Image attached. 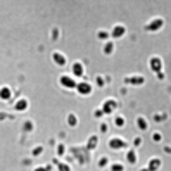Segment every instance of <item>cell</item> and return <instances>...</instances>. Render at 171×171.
I'll list each match as a JSON object with an SVG mask.
<instances>
[{
    "label": "cell",
    "instance_id": "1",
    "mask_svg": "<svg viewBox=\"0 0 171 171\" xmlns=\"http://www.w3.org/2000/svg\"><path fill=\"white\" fill-rule=\"evenodd\" d=\"M162 26H164V19L162 18H154V19H150L149 22H145L144 30L147 31V33H157V31L162 30Z\"/></svg>",
    "mask_w": 171,
    "mask_h": 171
},
{
    "label": "cell",
    "instance_id": "15",
    "mask_svg": "<svg viewBox=\"0 0 171 171\" xmlns=\"http://www.w3.org/2000/svg\"><path fill=\"white\" fill-rule=\"evenodd\" d=\"M126 159H128V162H136V154H135V150H128V154H126Z\"/></svg>",
    "mask_w": 171,
    "mask_h": 171
},
{
    "label": "cell",
    "instance_id": "4",
    "mask_svg": "<svg viewBox=\"0 0 171 171\" xmlns=\"http://www.w3.org/2000/svg\"><path fill=\"white\" fill-rule=\"evenodd\" d=\"M111 38H121V36H124L126 35V28L123 26V24H116V26H112L111 28Z\"/></svg>",
    "mask_w": 171,
    "mask_h": 171
},
{
    "label": "cell",
    "instance_id": "7",
    "mask_svg": "<svg viewBox=\"0 0 171 171\" xmlns=\"http://www.w3.org/2000/svg\"><path fill=\"white\" fill-rule=\"evenodd\" d=\"M109 147L111 149H123V147H126V142L123 138H119V136H114V138L109 140Z\"/></svg>",
    "mask_w": 171,
    "mask_h": 171
},
{
    "label": "cell",
    "instance_id": "23",
    "mask_svg": "<svg viewBox=\"0 0 171 171\" xmlns=\"http://www.w3.org/2000/svg\"><path fill=\"white\" fill-rule=\"evenodd\" d=\"M140 144H142V138H140V136H136V138H133V145H135V147H138Z\"/></svg>",
    "mask_w": 171,
    "mask_h": 171
},
{
    "label": "cell",
    "instance_id": "20",
    "mask_svg": "<svg viewBox=\"0 0 171 171\" xmlns=\"http://www.w3.org/2000/svg\"><path fill=\"white\" fill-rule=\"evenodd\" d=\"M95 144H97V136H90V144H88V147H90V149H93V147H95Z\"/></svg>",
    "mask_w": 171,
    "mask_h": 171
},
{
    "label": "cell",
    "instance_id": "13",
    "mask_svg": "<svg viewBox=\"0 0 171 171\" xmlns=\"http://www.w3.org/2000/svg\"><path fill=\"white\" fill-rule=\"evenodd\" d=\"M136 126L140 128L142 132L149 128V126H147V121H145V118H142V116H140V118H136Z\"/></svg>",
    "mask_w": 171,
    "mask_h": 171
},
{
    "label": "cell",
    "instance_id": "3",
    "mask_svg": "<svg viewBox=\"0 0 171 171\" xmlns=\"http://www.w3.org/2000/svg\"><path fill=\"white\" fill-rule=\"evenodd\" d=\"M76 90H78L79 95H90L93 90V85H90L88 81H79V83L76 85Z\"/></svg>",
    "mask_w": 171,
    "mask_h": 171
},
{
    "label": "cell",
    "instance_id": "14",
    "mask_svg": "<svg viewBox=\"0 0 171 171\" xmlns=\"http://www.w3.org/2000/svg\"><path fill=\"white\" fill-rule=\"evenodd\" d=\"M54 61L57 62V64H61V66H64V64H66V57L62 55V54H54Z\"/></svg>",
    "mask_w": 171,
    "mask_h": 171
},
{
    "label": "cell",
    "instance_id": "22",
    "mask_svg": "<svg viewBox=\"0 0 171 171\" xmlns=\"http://www.w3.org/2000/svg\"><path fill=\"white\" fill-rule=\"evenodd\" d=\"M152 140L154 142H159V140H161V133H157V132L152 133Z\"/></svg>",
    "mask_w": 171,
    "mask_h": 171
},
{
    "label": "cell",
    "instance_id": "5",
    "mask_svg": "<svg viewBox=\"0 0 171 171\" xmlns=\"http://www.w3.org/2000/svg\"><path fill=\"white\" fill-rule=\"evenodd\" d=\"M145 83L144 76H126L124 78V85H132V87H140Z\"/></svg>",
    "mask_w": 171,
    "mask_h": 171
},
{
    "label": "cell",
    "instance_id": "12",
    "mask_svg": "<svg viewBox=\"0 0 171 171\" xmlns=\"http://www.w3.org/2000/svg\"><path fill=\"white\" fill-rule=\"evenodd\" d=\"M159 166H161V159H150L149 161V171H156V169H159Z\"/></svg>",
    "mask_w": 171,
    "mask_h": 171
},
{
    "label": "cell",
    "instance_id": "10",
    "mask_svg": "<svg viewBox=\"0 0 171 171\" xmlns=\"http://www.w3.org/2000/svg\"><path fill=\"white\" fill-rule=\"evenodd\" d=\"M114 48H116V47H114V43L111 42V40H105V42H104V48H102V50H104L105 55H111V54L114 52Z\"/></svg>",
    "mask_w": 171,
    "mask_h": 171
},
{
    "label": "cell",
    "instance_id": "9",
    "mask_svg": "<svg viewBox=\"0 0 171 171\" xmlns=\"http://www.w3.org/2000/svg\"><path fill=\"white\" fill-rule=\"evenodd\" d=\"M71 69H73V75L75 76H85V66L81 62H75Z\"/></svg>",
    "mask_w": 171,
    "mask_h": 171
},
{
    "label": "cell",
    "instance_id": "19",
    "mask_svg": "<svg viewBox=\"0 0 171 171\" xmlns=\"http://www.w3.org/2000/svg\"><path fill=\"white\" fill-rule=\"evenodd\" d=\"M67 123L73 124V126L76 124V116H75V114H69V118H67Z\"/></svg>",
    "mask_w": 171,
    "mask_h": 171
},
{
    "label": "cell",
    "instance_id": "18",
    "mask_svg": "<svg viewBox=\"0 0 171 171\" xmlns=\"http://www.w3.org/2000/svg\"><path fill=\"white\" fill-rule=\"evenodd\" d=\"M123 164H119V162H114L112 166H111V171H123Z\"/></svg>",
    "mask_w": 171,
    "mask_h": 171
},
{
    "label": "cell",
    "instance_id": "24",
    "mask_svg": "<svg viewBox=\"0 0 171 171\" xmlns=\"http://www.w3.org/2000/svg\"><path fill=\"white\" fill-rule=\"evenodd\" d=\"M100 132H102V133L107 132V124H105V123H102V124H100Z\"/></svg>",
    "mask_w": 171,
    "mask_h": 171
},
{
    "label": "cell",
    "instance_id": "2",
    "mask_svg": "<svg viewBox=\"0 0 171 171\" xmlns=\"http://www.w3.org/2000/svg\"><path fill=\"white\" fill-rule=\"evenodd\" d=\"M149 67H150L152 73H156V75L162 73V59L159 55H152L149 59Z\"/></svg>",
    "mask_w": 171,
    "mask_h": 171
},
{
    "label": "cell",
    "instance_id": "11",
    "mask_svg": "<svg viewBox=\"0 0 171 171\" xmlns=\"http://www.w3.org/2000/svg\"><path fill=\"white\" fill-rule=\"evenodd\" d=\"M97 38H100V40H109L111 38V31L109 30H99L97 31Z\"/></svg>",
    "mask_w": 171,
    "mask_h": 171
},
{
    "label": "cell",
    "instance_id": "17",
    "mask_svg": "<svg viewBox=\"0 0 171 171\" xmlns=\"http://www.w3.org/2000/svg\"><path fill=\"white\" fill-rule=\"evenodd\" d=\"M114 123H116V126L121 128L124 124V118H123V116H116V118H114Z\"/></svg>",
    "mask_w": 171,
    "mask_h": 171
},
{
    "label": "cell",
    "instance_id": "16",
    "mask_svg": "<svg viewBox=\"0 0 171 171\" xmlns=\"http://www.w3.org/2000/svg\"><path fill=\"white\" fill-rule=\"evenodd\" d=\"M95 85H97L99 88H104V87H105L104 78H102V76H97V78H95Z\"/></svg>",
    "mask_w": 171,
    "mask_h": 171
},
{
    "label": "cell",
    "instance_id": "21",
    "mask_svg": "<svg viewBox=\"0 0 171 171\" xmlns=\"http://www.w3.org/2000/svg\"><path fill=\"white\" fill-rule=\"evenodd\" d=\"M104 111L102 109H95V112H93V116H95V118H102V116H104Z\"/></svg>",
    "mask_w": 171,
    "mask_h": 171
},
{
    "label": "cell",
    "instance_id": "6",
    "mask_svg": "<svg viewBox=\"0 0 171 171\" xmlns=\"http://www.w3.org/2000/svg\"><path fill=\"white\" fill-rule=\"evenodd\" d=\"M116 109H118V102L114 100V99H107V100L104 102V105H102V111H104L105 114H112Z\"/></svg>",
    "mask_w": 171,
    "mask_h": 171
},
{
    "label": "cell",
    "instance_id": "8",
    "mask_svg": "<svg viewBox=\"0 0 171 171\" xmlns=\"http://www.w3.org/2000/svg\"><path fill=\"white\" fill-rule=\"evenodd\" d=\"M61 83H62V87H66V88H76L78 81H76L73 76H62V78H61Z\"/></svg>",
    "mask_w": 171,
    "mask_h": 171
}]
</instances>
